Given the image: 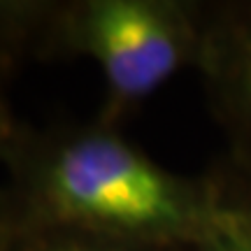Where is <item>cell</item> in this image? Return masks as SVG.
<instances>
[{
  "instance_id": "cell-1",
  "label": "cell",
  "mask_w": 251,
  "mask_h": 251,
  "mask_svg": "<svg viewBox=\"0 0 251 251\" xmlns=\"http://www.w3.org/2000/svg\"><path fill=\"white\" fill-rule=\"evenodd\" d=\"M0 165L17 226H65L163 247L196 242L226 191L221 165L207 175L168 170L96 117L24 124Z\"/></svg>"
},
{
  "instance_id": "cell-2",
  "label": "cell",
  "mask_w": 251,
  "mask_h": 251,
  "mask_svg": "<svg viewBox=\"0 0 251 251\" xmlns=\"http://www.w3.org/2000/svg\"><path fill=\"white\" fill-rule=\"evenodd\" d=\"M202 33V0H58L40 63H96L105 89L96 119L119 128L181 70H196Z\"/></svg>"
},
{
  "instance_id": "cell-3",
  "label": "cell",
  "mask_w": 251,
  "mask_h": 251,
  "mask_svg": "<svg viewBox=\"0 0 251 251\" xmlns=\"http://www.w3.org/2000/svg\"><path fill=\"white\" fill-rule=\"evenodd\" d=\"M198 72L226 163L251 184V0H207Z\"/></svg>"
},
{
  "instance_id": "cell-4",
  "label": "cell",
  "mask_w": 251,
  "mask_h": 251,
  "mask_svg": "<svg viewBox=\"0 0 251 251\" xmlns=\"http://www.w3.org/2000/svg\"><path fill=\"white\" fill-rule=\"evenodd\" d=\"M58 0H0V79L40 63Z\"/></svg>"
},
{
  "instance_id": "cell-5",
  "label": "cell",
  "mask_w": 251,
  "mask_h": 251,
  "mask_svg": "<svg viewBox=\"0 0 251 251\" xmlns=\"http://www.w3.org/2000/svg\"><path fill=\"white\" fill-rule=\"evenodd\" d=\"M224 200L205 233L186 251H251V184L224 163Z\"/></svg>"
},
{
  "instance_id": "cell-6",
  "label": "cell",
  "mask_w": 251,
  "mask_h": 251,
  "mask_svg": "<svg viewBox=\"0 0 251 251\" xmlns=\"http://www.w3.org/2000/svg\"><path fill=\"white\" fill-rule=\"evenodd\" d=\"M7 251H186V247L128 242L65 226L14 224Z\"/></svg>"
},
{
  "instance_id": "cell-7",
  "label": "cell",
  "mask_w": 251,
  "mask_h": 251,
  "mask_svg": "<svg viewBox=\"0 0 251 251\" xmlns=\"http://www.w3.org/2000/svg\"><path fill=\"white\" fill-rule=\"evenodd\" d=\"M5 84H7V81L0 79V161L5 158V153L9 151V147L14 144V140L19 137L21 128H24V124H19L17 117H14L12 109H9Z\"/></svg>"
},
{
  "instance_id": "cell-8",
  "label": "cell",
  "mask_w": 251,
  "mask_h": 251,
  "mask_svg": "<svg viewBox=\"0 0 251 251\" xmlns=\"http://www.w3.org/2000/svg\"><path fill=\"white\" fill-rule=\"evenodd\" d=\"M12 230H14V212H12L7 188L5 184H0V251H7Z\"/></svg>"
}]
</instances>
